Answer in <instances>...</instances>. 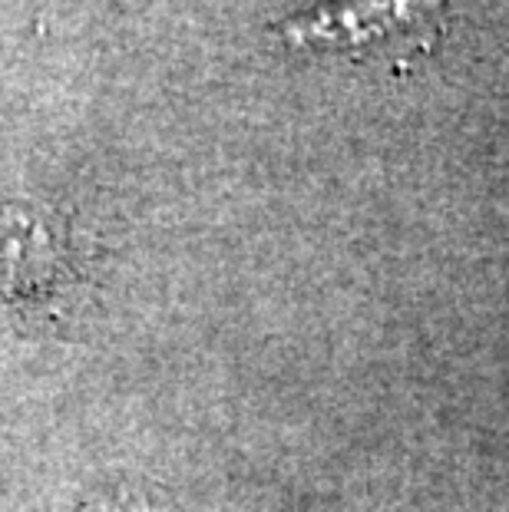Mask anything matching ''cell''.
I'll use <instances>...</instances> for the list:
<instances>
[{
  "label": "cell",
  "instance_id": "cell-1",
  "mask_svg": "<svg viewBox=\"0 0 509 512\" xmlns=\"http://www.w3.org/2000/svg\"><path fill=\"white\" fill-rule=\"evenodd\" d=\"M443 14V0H341L285 20L275 34L301 50L348 53L404 70L437 50L447 30Z\"/></svg>",
  "mask_w": 509,
  "mask_h": 512
}]
</instances>
